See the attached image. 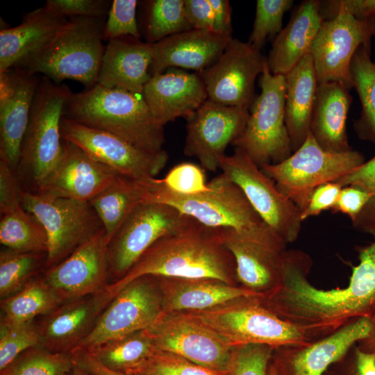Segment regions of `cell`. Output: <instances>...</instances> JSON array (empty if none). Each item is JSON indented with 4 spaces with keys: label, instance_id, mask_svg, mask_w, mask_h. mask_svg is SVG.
Listing matches in <instances>:
<instances>
[{
    "label": "cell",
    "instance_id": "cell-1",
    "mask_svg": "<svg viewBox=\"0 0 375 375\" xmlns=\"http://www.w3.org/2000/svg\"><path fill=\"white\" fill-rule=\"evenodd\" d=\"M144 276L211 278L235 285L236 274L233 258L220 242L216 228L188 216L178 229L156 241L104 291L112 300L126 285Z\"/></svg>",
    "mask_w": 375,
    "mask_h": 375
},
{
    "label": "cell",
    "instance_id": "cell-2",
    "mask_svg": "<svg viewBox=\"0 0 375 375\" xmlns=\"http://www.w3.org/2000/svg\"><path fill=\"white\" fill-rule=\"evenodd\" d=\"M63 116L115 134L151 152L163 150L164 126L153 116L142 94L99 84L69 96Z\"/></svg>",
    "mask_w": 375,
    "mask_h": 375
},
{
    "label": "cell",
    "instance_id": "cell-3",
    "mask_svg": "<svg viewBox=\"0 0 375 375\" xmlns=\"http://www.w3.org/2000/svg\"><path fill=\"white\" fill-rule=\"evenodd\" d=\"M71 92L66 85L41 76L15 171L25 191L37 193L62 159L60 120Z\"/></svg>",
    "mask_w": 375,
    "mask_h": 375
},
{
    "label": "cell",
    "instance_id": "cell-4",
    "mask_svg": "<svg viewBox=\"0 0 375 375\" xmlns=\"http://www.w3.org/2000/svg\"><path fill=\"white\" fill-rule=\"evenodd\" d=\"M104 18L74 17L38 51L17 67L42 74L56 83L66 79L82 83L85 89L97 84L106 46Z\"/></svg>",
    "mask_w": 375,
    "mask_h": 375
},
{
    "label": "cell",
    "instance_id": "cell-5",
    "mask_svg": "<svg viewBox=\"0 0 375 375\" xmlns=\"http://www.w3.org/2000/svg\"><path fill=\"white\" fill-rule=\"evenodd\" d=\"M185 313L233 348L260 344L275 349L312 341L302 328L279 317L258 297H242L212 308Z\"/></svg>",
    "mask_w": 375,
    "mask_h": 375
},
{
    "label": "cell",
    "instance_id": "cell-6",
    "mask_svg": "<svg viewBox=\"0 0 375 375\" xmlns=\"http://www.w3.org/2000/svg\"><path fill=\"white\" fill-rule=\"evenodd\" d=\"M142 182L144 190L143 202L172 206L208 227L231 228L246 233L267 225L241 189L222 173L208 183L207 192L192 196L170 191L156 177Z\"/></svg>",
    "mask_w": 375,
    "mask_h": 375
},
{
    "label": "cell",
    "instance_id": "cell-7",
    "mask_svg": "<svg viewBox=\"0 0 375 375\" xmlns=\"http://www.w3.org/2000/svg\"><path fill=\"white\" fill-rule=\"evenodd\" d=\"M365 161L363 155L357 151L332 153L324 150L309 133L303 143L288 158L260 168L302 211L317 188L338 181Z\"/></svg>",
    "mask_w": 375,
    "mask_h": 375
},
{
    "label": "cell",
    "instance_id": "cell-8",
    "mask_svg": "<svg viewBox=\"0 0 375 375\" xmlns=\"http://www.w3.org/2000/svg\"><path fill=\"white\" fill-rule=\"evenodd\" d=\"M259 84L246 126L232 144L260 167L282 162L292 149L285 122V76L272 74L266 62Z\"/></svg>",
    "mask_w": 375,
    "mask_h": 375
},
{
    "label": "cell",
    "instance_id": "cell-9",
    "mask_svg": "<svg viewBox=\"0 0 375 375\" xmlns=\"http://www.w3.org/2000/svg\"><path fill=\"white\" fill-rule=\"evenodd\" d=\"M321 12L324 20L309 51L317 82L335 81L350 90L353 88L352 58L375 35V15L360 18L343 9Z\"/></svg>",
    "mask_w": 375,
    "mask_h": 375
},
{
    "label": "cell",
    "instance_id": "cell-10",
    "mask_svg": "<svg viewBox=\"0 0 375 375\" xmlns=\"http://www.w3.org/2000/svg\"><path fill=\"white\" fill-rule=\"evenodd\" d=\"M21 206L35 215L44 227L48 240L45 265L49 267L104 231L89 202L47 197L23 190Z\"/></svg>",
    "mask_w": 375,
    "mask_h": 375
},
{
    "label": "cell",
    "instance_id": "cell-11",
    "mask_svg": "<svg viewBox=\"0 0 375 375\" xmlns=\"http://www.w3.org/2000/svg\"><path fill=\"white\" fill-rule=\"evenodd\" d=\"M154 278L144 276L126 285L73 351L91 350L106 342L147 330L156 324L165 312L162 292L156 288Z\"/></svg>",
    "mask_w": 375,
    "mask_h": 375
},
{
    "label": "cell",
    "instance_id": "cell-12",
    "mask_svg": "<svg viewBox=\"0 0 375 375\" xmlns=\"http://www.w3.org/2000/svg\"><path fill=\"white\" fill-rule=\"evenodd\" d=\"M222 173L235 183L261 218L288 244L294 242L301 230V210L276 187L242 149L235 148L219 165Z\"/></svg>",
    "mask_w": 375,
    "mask_h": 375
},
{
    "label": "cell",
    "instance_id": "cell-13",
    "mask_svg": "<svg viewBox=\"0 0 375 375\" xmlns=\"http://www.w3.org/2000/svg\"><path fill=\"white\" fill-rule=\"evenodd\" d=\"M232 255L242 286L262 297L278 287L288 243L267 225L250 232L216 228Z\"/></svg>",
    "mask_w": 375,
    "mask_h": 375
},
{
    "label": "cell",
    "instance_id": "cell-14",
    "mask_svg": "<svg viewBox=\"0 0 375 375\" xmlns=\"http://www.w3.org/2000/svg\"><path fill=\"white\" fill-rule=\"evenodd\" d=\"M188 216L160 203L143 202L126 217L107 244L108 273L123 277L156 241L175 231Z\"/></svg>",
    "mask_w": 375,
    "mask_h": 375
},
{
    "label": "cell",
    "instance_id": "cell-15",
    "mask_svg": "<svg viewBox=\"0 0 375 375\" xmlns=\"http://www.w3.org/2000/svg\"><path fill=\"white\" fill-rule=\"evenodd\" d=\"M60 132L63 140L77 145L93 159L134 179L155 178L168 160L164 149L159 152L142 149L115 134L83 125L63 115Z\"/></svg>",
    "mask_w": 375,
    "mask_h": 375
},
{
    "label": "cell",
    "instance_id": "cell-16",
    "mask_svg": "<svg viewBox=\"0 0 375 375\" xmlns=\"http://www.w3.org/2000/svg\"><path fill=\"white\" fill-rule=\"evenodd\" d=\"M156 349L226 375L234 348L186 313L165 312L145 330Z\"/></svg>",
    "mask_w": 375,
    "mask_h": 375
},
{
    "label": "cell",
    "instance_id": "cell-17",
    "mask_svg": "<svg viewBox=\"0 0 375 375\" xmlns=\"http://www.w3.org/2000/svg\"><path fill=\"white\" fill-rule=\"evenodd\" d=\"M267 58L249 42L232 39L220 57L199 73L208 99L233 107L250 109L255 97V81Z\"/></svg>",
    "mask_w": 375,
    "mask_h": 375
},
{
    "label": "cell",
    "instance_id": "cell-18",
    "mask_svg": "<svg viewBox=\"0 0 375 375\" xmlns=\"http://www.w3.org/2000/svg\"><path fill=\"white\" fill-rule=\"evenodd\" d=\"M249 115L247 108L207 99L186 119L185 155L197 158L204 169L216 172L228 144L243 131Z\"/></svg>",
    "mask_w": 375,
    "mask_h": 375
},
{
    "label": "cell",
    "instance_id": "cell-19",
    "mask_svg": "<svg viewBox=\"0 0 375 375\" xmlns=\"http://www.w3.org/2000/svg\"><path fill=\"white\" fill-rule=\"evenodd\" d=\"M371 327L370 318H358L320 339L275 349L272 361L278 375H324L369 335Z\"/></svg>",
    "mask_w": 375,
    "mask_h": 375
},
{
    "label": "cell",
    "instance_id": "cell-20",
    "mask_svg": "<svg viewBox=\"0 0 375 375\" xmlns=\"http://www.w3.org/2000/svg\"><path fill=\"white\" fill-rule=\"evenodd\" d=\"M106 249L103 231L49 268L44 281L60 302L97 294L108 285Z\"/></svg>",
    "mask_w": 375,
    "mask_h": 375
},
{
    "label": "cell",
    "instance_id": "cell-21",
    "mask_svg": "<svg viewBox=\"0 0 375 375\" xmlns=\"http://www.w3.org/2000/svg\"><path fill=\"white\" fill-rule=\"evenodd\" d=\"M40 78L17 67L0 72V160L15 172Z\"/></svg>",
    "mask_w": 375,
    "mask_h": 375
},
{
    "label": "cell",
    "instance_id": "cell-22",
    "mask_svg": "<svg viewBox=\"0 0 375 375\" xmlns=\"http://www.w3.org/2000/svg\"><path fill=\"white\" fill-rule=\"evenodd\" d=\"M120 176L77 145L63 140V155L59 165L35 194L89 202Z\"/></svg>",
    "mask_w": 375,
    "mask_h": 375
},
{
    "label": "cell",
    "instance_id": "cell-23",
    "mask_svg": "<svg viewBox=\"0 0 375 375\" xmlns=\"http://www.w3.org/2000/svg\"><path fill=\"white\" fill-rule=\"evenodd\" d=\"M142 96L153 116L164 126L178 117L187 119L208 99L199 73L180 69L151 76Z\"/></svg>",
    "mask_w": 375,
    "mask_h": 375
},
{
    "label": "cell",
    "instance_id": "cell-24",
    "mask_svg": "<svg viewBox=\"0 0 375 375\" xmlns=\"http://www.w3.org/2000/svg\"><path fill=\"white\" fill-rule=\"evenodd\" d=\"M232 36L192 28L151 44V76L169 67L190 69L201 72L212 65L223 53Z\"/></svg>",
    "mask_w": 375,
    "mask_h": 375
},
{
    "label": "cell",
    "instance_id": "cell-25",
    "mask_svg": "<svg viewBox=\"0 0 375 375\" xmlns=\"http://www.w3.org/2000/svg\"><path fill=\"white\" fill-rule=\"evenodd\" d=\"M110 301L103 290L56 308L38 327L40 344L51 351L70 353L90 333Z\"/></svg>",
    "mask_w": 375,
    "mask_h": 375
},
{
    "label": "cell",
    "instance_id": "cell-26",
    "mask_svg": "<svg viewBox=\"0 0 375 375\" xmlns=\"http://www.w3.org/2000/svg\"><path fill=\"white\" fill-rule=\"evenodd\" d=\"M151 44L131 37L108 41L106 46L97 84L142 94L151 78Z\"/></svg>",
    "mask_w": 375,
    "mask_h": 375
},
{
    "label": "cell",
    "instance_id": "cell-27",
    "mask_svg": "<svg viewBox=\"0 0 375 375\" xmlns=\"http://www.w3.org/2000/svg\"><path fill=\"white\" fill-rule=\"evenodd\" d=\"M322 1L306 0L294 10L288 24L276 36L267 62L273 74L286 75L309 53L324 17Z\"/></svg>",
    "mask_w": 375,
    "mask_h": 375
},
{
    "label": "cell",
    "instance_id": "cell-28",
    "mask_svg": "<svg viewBox=\"0 0 375 375\" xmlns=\"http://www.w3.org/2000/svg\"><path fill=\"white\" fill-rule=\"evenodd\" d=\"M158 278L165 312L203 310L242 297H262L242 286L211 278Z\"/></svg>",
    "mask_w": 375,
    "mask_h": 375
},
{
    "label": "cell",
    "instance_id": "cell-29",
    "mask_svg": "<svg viewBox=\"0 0 375 375\" xmlns=\"http://www.w3.org/2000/svg\"><path fill=\"white\" fill-rule=\"evenodd\" d=\"M46 6L24 15L20 24L0 31V72L17 67L49 42L67 23Z\"/></svg>",
    "mask_w": 375,
    "mask_h": 375
},
{
    "label": "cell",
    "instance_id": "cell-30",
    "mask_svg": "<svg viewBox=\"0 0 375 375\" xmlns=\"http://www.w3.org/2000/svg\"><path fill=\"white\" fill-rule=\"evenodd\" d=\"M351 96L342 84L318 83L310 133L324 150L342 153L352 150L348 142L346 122Z\"/></svg>",
    "mask_w": 375,
    "mask_h": 375
},
{
    "label": "cell",
    "instance_id": "cell-31",
    "mask_svg": "<svg viewBox=\"0 0 375 375\" xmlns=\"http://www.w3.org/2000/svg\"><path fill=\"white\" fill-rule=\"evenodd\" d=\"M285 122L292 152L310 133L318 82L310 53L286 75Z\"/></svg>",
    "mask_w": 375,
    "mask_h": 375
},
{
    "label": "cell",
    "instance_id": "cell-32",
    "mask_svg": "<svg viewBox=\"0 0 375 375\" xmlns=\"http://www.w3.org/2000/svg\"><path fill=\"white\" fill-rule=\"evenodd\" d=\"M142 180L121 175L89 201L105 231L107 244L130 212L143 203Z\"/></svg>",
    "mask_w": 375,
    "mask_h": 375
},
{
    "label": "cell",
    "instance_id": "cell-33",
    "mask_svg": "<svg viewBox=\"0 0 375 375\" xmlns=\"http://www.w3.org/2000/svg\"><path fill=\"white\" fill-rule=\"evenodd\" d=\"M370 44H362L351 62V72L362 105L354 122L358 137L375 144V63L370 58Z\"/></svg>",
    "mask_w": 375,
    "mask_h": 375
},
{
    "label": "cell",
    "instance_id": "cell-34",
    "mask_svg": "<svg viewBox=\"0 0 375 375\" xmlns=\"http://www.w3.org/2000/svg\"><path fill=\"white\" fill-rule=\"evenodd\" d=\"M0 242L7 249L20 253L47 254L48 248L44 226L22 206L1 215Z\"/></svg>",
    "mask_w": 375,
    "mask_h": 375
},
{
    "label": "cell",
    "instance_id": "cell-35",
    "mask_svg": "<svg viewBox=\"0 0 375 375\" xmlns=\"http://www.w3.org/2000/svg\"><path fill=\"white\" fill-rule=\"evenodd\" d=\"M155 350L149 335L142 331L85 351L105 367L130 374L143 365Z\"/></svg>",
    "mask_w": 375,
    "mask_h": 375
},
{
    "label": "cell",
    "instance_id": "cell-36",
    "mask_svg": "<svg viewBox=\"0 0 375 375\" xmlns=\"http://www.w3.org/2000/svg\"><path fill=\"white\" fill-rule=\"evenodd\" d=\"M60 301L42 280L29 281L16 294L1 299L2 321L15 323L31 322L55 310Z\"/></svg>",
    "mask_w": 375,
    "mask_h": 375
},
{
    "label": "cell",
    "instance_id": "cell-37",
    "mask_svg": "<svg viewBox=\"0 0 375 375\" xmlns=\"http://www.w3.org/2000/svg\"><path fill=\"white\" fill-rule=\"evenodd\" d=\"M144 8V33L149 44L192 28L186 18L184 0L147 1Z\"/></svg>",
    "mask_w": 375,
    "mask_h": 375
},
{
    "label": "cell",
    "instance_id": "cell-38",
    "mask_svg": "<svg viewBox=\"0 0 375 375\" xmlns=\"http://www.w3.org/2000/svg\"><path fill=\"white\" fill-rule=\"evenodd\" d=\"M74 366L69 352L33 347L1 370V375H68Z\"/></svg>",
    "mask_w": 375,
    "mask_h": 375
},
{
    "label": "cell",
    "instance_id": "cell-39",
    "mask_svg": "<svg viewBox=\"0 0 375 375\" xmlns=\"http://www.w3.org/2000/svg\"><path fill=\"white\" fill-rule=\"evenodd\" d=\"M362 231L369 234L372 241L358 247L359 262L352 267L349 285L360 302L365 316L371 318L375 315V222Z\"/></svg>",
    "mask_w": 375,
    "mask_h": 375
},
{
    "label": "cell",
    "instance_id": "cell-40",
    "mask_svg": "<svg viewBox=\"0 0 375 375\" xmlns=\"http://www.w3.org/2000/svg\"><path fill=\"white\" fill-rule=\"evenodd\" d=\"M47 254L20 253L9 249L0 253V296L6 299L22 289L41 266Z\"/></svg>",
    "mask_w": 375,
    "mask_h": 375
},
{
    "label": "cell",
    "instance_id": "cell-41",
    "mask_svg": "<svg viewBox=\"0 0 375 375\" xmlns=\"http://www.w3.org/2000/svg\"><path fill=\"white\" fill-rule=\"evenodd\" d=\"M39 344V329L33 321L15 323L1 320L0 369H5L22 353Z\"/></svg>",
    "mask_w": 375,
    "mask_h": 375
},
{
    "label": "cell",
    "instance_id": "cell-42",
    "mask_svg": "<svg viewBox=\"0 0 375 375\" xmlns=\"http://www.w3.org/2000/svg\"><path fill=\"white\" fill-rule=\"evenodd\" d=\"M293 3L292 0H258L248 42L261 50L267 40L276 38L282 30L285 12Z\"/></svg>",
    "mask_w": 375,
    "mask_h": 375
},
{
    "label": "cell",
    "instance_id": "cell-43",
    "mask_svg": "<svg viewBox=\"0 0 375 375\" xmlns=\"http://www.w3.org/2000/svg\"><path fill=\"white\" fill-rule=\"evenodd\" d=\"M131 374L225 375L198 365L181 356L156 349L151 356Z\"/></svg>",
    "mask_w": 375,
    "mask_h": 375
},
{
    "label": "cell",
    "instance_id": "cell-44",
    "mask_svg": "<svg viewBox=\"0 0 375 375\" xmlns=\"http://www.w3.org/2000/svg\"><path fill=\"white\" fill-rule=\"evenodd\" d=\"M274 349L251 344L235 347L226 375H268Z\"/></svg>",
    "mask_w": 375,
    "mask_h": 375
},
{
    "label": "cell",
    "instance_id": "cell-45",
    "mask_svg": "<svg viewBox=\"0 0 375 375\" xmlns=\"http://www.w3.org/2000/svg\"><path fill=\"white\" fill-rule=\"evenodd\" d=\"M137 0H113L103 31V40L110 41L122 37L140 40L136 19Z\"/></svg>",
    "mask_w": 375,
    "mask_h": 375
},
{
    "label": "cell",
    "instance_id": "cell-46",
    "mask_svg": "<svg viewBox=\"0 0 375 375\" xmlns=\"http://www.w3.org/2000/svg\"><path fill=\"white\" fill-rule=\"evenodd\" d=\"M204 169L192 162L174 166L163 178L162 184L170 191L184 196L200 194L209 189Z\"/></svg>",
    "mask_w": 375,
    "mask_h": 375
},
{
    "label": "cell",
    "instance_id": "cell-47",
    "mask_svg": "<svg viewBox=\"0 0 375 375\" xmlns=\"http://www.w3.org/2000/svg\"><path fill=\"white\" fill-rule=\"evenodd\" d=\"M336 182L342 187L354 185L359 187L370 194V200L357 221L353 224L362 230L367 225L375 222V156L349 174Z\"/></svg>",
    "mask_w": 375,
    "mask_h": 375
},
{
    "label": "cell",
    "instance_id": "cell-48",
    "mask_svg": "<svg viewBox=\"0 0 375 375\" xmlns=\"http://www.w3.org/2000/svg\"><path fill=\"white\" fill-rule=\"evenodd\" d=\"M110 4L106 0H47L44 6L67 18H104L108 15Z\"/></svg>",
    "mask_w": 375,
    "mask_h": 375
},
{
    "label": "cell",
    "instance_id": "cell-49",
    "mask_svg": "<svg viewBox=\"0 0 375 375\" xmlns=\"http://www.w3.org/2000/svg\"><path fill=\"white\" fill-rule=\"evenodd\" d=\"M23 188L16 172L0 160V212H9L21 206Z\"/></svg>",
    "mask_w": 375,
    "mask_h": 375
},
{
    "label": "cell",
    "instance_id": "cell-50",
    "mask_svg": "<svg viewBox=\"0 0 375 375\" xmlns=\"http://www.w3.org/2000/svg\"><path fill=\"white\" fill-rule=\"evenodd\" d=\"M342 186L338 182H329L317 188L306 207L301 211V219L319 215L323 211L333 210Z\"/></svg>",
    "mask_w": 375,
    "mask_h": 375
},
{
    "label": "cell",
    "instance_id": "cell-51",
    "mask_svg": "<svg viewBox=\"0 0 375 375\" xmlns=\"http://www.w3.org/2000/svg\"><path fill=\"white\" fill-rule=\"evenodd\" d=\"M370 200V194L354 185L342 188L333 211L341 212L350 218L353 224Z\"/></svg>",
    "mask_w": 375,
    "mask_h": 375
},
{
    "label": "cell",
    "instance_id": "cell-52",
    "mask_svg": "<svg viewBox=\"0 0 375 375\" xmlns=\"http://www.w3.org/2000/svg\"><path fill=\"white\" fill-rule=\"evenodd\" d=\"M338 363L344 375H375V353L364 351L356 344Z\"/></svg>",
    "mask_w": 375,
    "mask_h": 375
},
{
    "label": "cell",
    "instance_id": "cell-53",
    "mask_svg": "<svg viewBox=\"0 0 375 375\" xmlns=\"http://www.w3.org/2000/svg\"><path fill=\"white\" fill-rule=\"evenodd\" d=\"M184 8L192 28L213 32V11L209 0H184Z\"/></svg>",
    "mask_w": 375,
    "mask_h": 375
},
{
    "label": "cell",
    "instance_id": "cell-54",
    "mask_svg": "<svg viewBox=\"0 0 375 375\" xmlns=\"http://www.w3.org/2000/svg\"><path fill=\"white\" fill-rule=\"evenodd\" d=\"M213 11V32L232 36L231 8L227 0H209Z\"/></svg>",
    "mask_w": 375,
    "mask_h": 375
},
{
    "label": "cell",
    "instance_id": "cell-55",
    "mask_svg": "<svg viewBox=\"0 0 375 375\" xmlns=\"http://www.w3.org/2000/svg\"><path fill=\"white\" fill-rule=\"evenodd\" d=\"M71 353L76 365L94 375H135L112 370L100 363L87 351L74 350Z\"/></svg>",
    "mask_w": 375,
    "mask_h": 375
},
{
    "label": "cell",
    "instance_id": "cell-56",
    "mask_svg": "<svg viewBox=\"0 0 375 375\" xmlns=\"http://www.w3.org/2000/svg\"><path fill=\"white\" fill-rule=\"evenodd\" d=\"M372 327L369 335L359 341L356 345L361 350L375 353V315L370 318Z\"/></svg>",
    "mask_w": 375,
    "mask_h": 375
},
{
    "label": "cell",
    "instance_id": "cell-57",
    "mask_svg": "<svg viewBox=\"0 0 375 375\" xmlns=\"http://www.w3.org/2000/svg\"><path fill=\"white\" fill-rule=\"evenodd\" d=\"M68 375H94L87 370L84 369L83 368L79 367L78 365H76L74 363V366L73 367L72 371Z\"/></svg>",
    "mask_w": 375,
    "mask_h": 375
},
{
    "label": "cell",
    "instance_id": "cell-58",
    "mask_svg": "<svg viewBox=\"0 0 375 375\" xmlns=\"http://www.w3.org/2000/svg\"><path fill=\"white\" fill-rule=\"evenodd\" d=\"M268 375H278L277 369L272 361H271L269 366Z\"/></svg>",
    "mask_w": 375,
    "mask_h": 375
}]
</instances>
